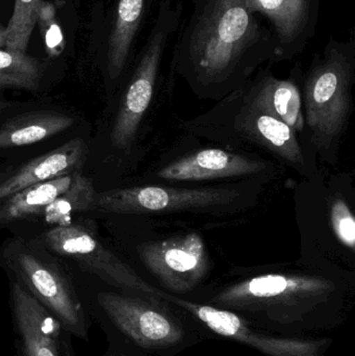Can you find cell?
<instances>
[{"label": "cell", "instance_id": "cell-1", "mask_svg": "<svg viewBox=\"0 0 355 356\" xmlns=\"http://www.w3.org/2000/svg\"><path fill=\"white\" fill-rule=\"evenodd\" d=\"M268 63L272 35L246 0H208L183 29L173 69L198 98L219 102Z\"/></svg>", "mask_w": 355, "mask_h": 356}, {"label": "cell", "instance_id": "cell-2", "mask_svg": "<svg viewBox=\"0 0 355 356\" xmlns=\"http://www.w3.org/2000/svg\"><path fill=\"white\" fill-rule=\"evenodd\" d=\"M355 81V40L331 35L302 74L304 129L315 154L336 164L340 144L350 120Z\"/></svg>", "mask_w": 355, "mask_h": 356}, {"label": "cell", "instance_id": "cell-3", "mask_svg": "<svg viewBox=\"0 0 355 356\" xmlns=\"http://www.w3.org/2000/svg\"><path fill=\"white\" fill-rule=\"evenodd\" d=\"M185 129L227 148H258L302 177L316 175V164L302 147L298 134L254 102L243 86L219 100L206 114L188 121Z\"/></svg>", "mask_w": 355, "mask_h": 356}, {"label": "cell", "instance_id": "cell-4", "mask_svg": "<svg viewBox=\"0 0 355 356\" xmlns=\"http://www.w3.org/2000/svg\"><path fill=\"white\" fill-rule=\"evenodd\" d=\"M266 179L201 188L143 186L114 188L96 194L94 211L120 215L223 213L256 202Z\"/></svg>", "mask_w": 355, "mask_h": 356}, {"label": "cell", "instance_id": "cell-5", "mask_svg": "<svg viewBox=\"0 0 355 356\" xmlns=\"http://www.w3.org/2000/svg\"><path fill=\"white\" fill-rule=\"evenodd\" d=\"M4 269L43 305L72 336L89 341L91 314L68 272L42 251L21 242H10L2 250Z\"/></svg>", "mask_w": 355, "mask_h": 356}, {"label": "cell", "instance_id": "cell-6", "mask_svg": "<svg viewBox=\"0 0 355 356\" xmlns=\"http://www.w3.org/2000/svg\"><path fill=\"white\" fill-rule=\"evenodd\" d=\"M158 8L154 26L138 56L110 131V142L117 149L129 150L133 146L154 99L167 48L181 24L183 0H160Z\"/></svg>", "mask_w": 355, "mask_h": 356}, {"label": "cell", "instance_id": "cell-7", "mask_svg": "<svg viewBox=\"0 0 355 356\" xmlns=\"http://www.w3.org/2000/svg\"><path fill=\"white\" fill-rule=\"evenodd\" d=\"M42 246L58 257L71 259L83 271L118 288L145 291L148 288L126 264L104 246L83 226H56L40 236Z\"/></svg>", "mask_w": 355, "mask_h": 356}, {"label": "cell", "instance_id": "cell-8", "mask_svg": "<svg viewBox=\"0 0 355 356\" xmlns=\"http://www.w3.org/2000/svg\"><path fill=\"white\" fill-rule=\"evenodd\" d=\"M10 302L17 356H75L72 334L14 280Z\"/></svg>", "mask_w": 355, "mask_h": 356}, {"label": "cell", "instance_id": "cell-9", "mask_svg": "<svg viewBox=\"0 0 355 356\" xmlns=\"http://www.w3.org/2000/svg\"><path fill=\"white\" fill-rule=\"evenodd\" d=\"M246 4L268 22L275 63L293 60L315 37L320 0H246Z\"/></svg>", "mask_w": 355, "mask_h": 356}, {"label": "cell", "instance_id": "cell-10", "mask_svg": "<svg viewBox=\"0 0 355 356\" xmlns=\"http://www.w3.org/2000/svg\"><path fill=\"white\" fill-rule=\"evenodd\" d=\"M276 167L256 156L223 148H204L162 167L156 177L166 181H202L226 178H271Z\"/></svg>", "mask_w": 355, "mask_h": 356}, {"label": "cell", "instance_id": "cell-11", "mask_svg": "<svg viewBox=\"0 0 355 356\" xmlns=\"http://www.w3.org/2000/svg\"><path fill=\"white\" fill-rule=\"evenodd\" d=\"M143 263L173 286H187L206 271L208 252L199 234H187L139 247Z\"/></svg>", "mask_w": 355, "mask_h": 356}, {"label": "cell", "instance_id": "cell-12", "mask_svg": "<svg viewBox=\"0 0 355 356\" xmlns=\"http://www.w3.org/2000/svg\"><path fill=\"white\" fill-rule=\"evenodd\" d=\"M88 154L83 140H71L17 168L0 173V202L28 186L79 173L87 162Z\"/></svg>", "mask_w": 355, "mask_h": 356}, {"label": "cell", "instance_id": "cell-13", "mask_svg": "<svg viewBox=\"0 0 355 356\" xmlns=\"http://www.w3.org/2000/svg\"><path fill=\"white\" fill-rule=\"evenodd\" d=\"M273 64H266L243 85L252 100L266 108L273 116L285 122L299 135L304 131V110H302V71L300 64H296L290 79H281L272 72Z\"/></svg>", "mask_w": 355, "mask_h": 356}, {"label": "cell", "instance_id": "cell-14", "mask_svg": "<svg viewBox=\"0 0 355 356\" xmlns=\"http://www.w3.org/2000/svg\"><path fill=\"white\" fill-rule=\"evenodd\" d=\"M160 0H118L108 43V71L119 79L127 66L146 17Z\"/></svg>", "mask_w": 355, "mask_h": 356}, {"label": "cell", "instance_id": "cell-15", "mask_svg": "<svg viewBox=\"0 0 355 356\" xmlns=\"http://www.w3.org/2000/svg\"><path fill=\"white\" fill-rule=\"evenodd\" d=\"M73 123L71 117L50 111L17 115L0 127V149L38 143L67 131Z\"/></svg>", "mask_w": 355, "mask_h": 356}, {"label": "cell", "instance_id": "cell-16", "mask_svg": "<svg viewBox=\"0 0 355 356\" xmlns=\"http://www.w3.org/2000/svg\"><path fill=\"white\" fill-rule=\"evenodd\" d=\"M74 175H64L28 186L4 199L0 202V225L43 215L48 205L69 188Z\"/></svg>", "mask_w": 355, "mask_h": 356}, {"label": "cell", "instance_id": "cell-17", "mask_svg": "<svg viewBox=\"0 0 355 356\" xmlns=\"http://www.w3.org/2000/svg\"><path fill=\"white\" fill-rule=\"evenodd\" d=\"M96 194L92 182L81 173H75L69 188L44 211L46 222L56 226L68 225L75 213L94 211Z\"/></svg>", "mask_w": 355, "mask_h": 356}, {"label": "cell", "instance_id": "cell-18", "mask_svg": "<svg viewBox=\"0 0 355 356\" xmlns=\"http://www.w3.org/2000/svg\"><path fill=\"white\" fill-rule=\"evenodd\" d=\"M43 70L41 63L26 52L0 48V83L4 87L35 91Z\"/></svg>", "mask_w": 355, "mask_h": 356}, {"label": "cell", "instance_id": "cell-19", "mask_svg": "<svg viewBox=\"0 0 355 356\" xmlns=\"http://www.w3.org/2000/svg\"><path fill=\"white\" fill-rule=\"evenodd\" d=\"M43 0H16L14 12L6 27V48L26 52L31 33L38 22Z\"/></svg>", "mask_w": 355, "mask_h": 356}, {"label": "cell", "instance_id": "cell-20", "mask_svg": "<svg viewBox=\"0 0 355 356\" xmlns=\"http://www.w3.org/2000/svg\"><path fill=\"white\" fill-rule=\"evenodd\" d=\"M312 280L308 278L296 280V278L288 277L283 274H267V275L258 276L248 280L240 288V290L236 289L233 292L249 295L258 299L274 298L300 288Z\"/></svg>", "mask_w": 355, "mask_h": 356}, {"label": "cell", "instance_id": "cell-21", "mask_svg": "<svg viewBox=\"0 0 355 356\" xmlns=\"http://www.w3.org/2000/svg\"><path fill=\"white\" fill-rule=\"evenodd\" d=\"M331 225L338 241L352 251L355 249V218L348 203L342 198H336L331 202Z\"/></svg>", "mask_w": 355, "mask_h": 356}, {"label": "cell", "instance_id": "cell-22", "mask_svg": "<svg viewBox=\"0 0 355 356\" xmlns=\"http://www.w3.org/2000/svg\"><path fill=\"white\" fill-rule=\"evenodd\" d=\"M198 317L213 332L221 336H236L241 330L242 324L239 318L229 312L201 307L198 309Z\"/></svg>", "mask_w": 355, "mask_h": 356}, {"label": "cell", "instance_id": "cell-23", "mask_svg": "<svg viewBox=\"0 0 355 356\" xmlns=\"http://www.w3.org/2000/svg\"><path fill=\"white\" fill-rule=\"evenodd\" d=\"M6 89L3 85L0 83V113L3 112L6 108H10V104L8 102H6L3 97V90Z\"/></svg>", "mask_w": 355, "mask_h": 356}, {"label": "cell", "instance_id": "cell-24", "mask_svg": "<svg viewBox=\"0 0 355 356\" xmlns=\"http://www.w3.org/2000/svg\"><path fill=\"white\" fill-rule=\"evenodd\" d=\"M6 47V27L0 24V48Z\"/></svg>", "mask_w": 355, "mask_h": 356}, {"label": "cell", "instance_id": "cell-25", "mask_svg": "<svg viewBox=\"0 0 355 356\" xmlns=\"http://www.w3.org/2000/svg\"><path fill=\"white\" fill-rule=\"evenodd\" d=\"M206 1H208V0H192V2H193L194 10H200V8L206 4Z\"/></svg>", "mask_w": 355, "mask_h": 356}]
</instances>
